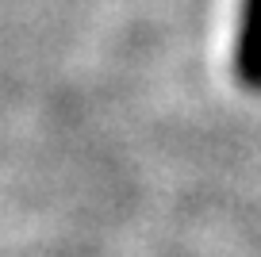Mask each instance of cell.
I'll use <instances>...</instances> for the list:
<instances>
[{
    "mask_svg": "<svg viewBox=\"0 0 261 257\" xmlns=\"http://www.w3.org/2000/svg\"><path fill=\"white\" fill-rule=\"evenodd\" d=\"M234 69H238V81L246 89L261 92V0H246V8H242Z\"/></svg>",
    "mask_w": 261,
    "mask_h": 257,
    "instance_id": "cell-1",
    "label": "cell"
}]
</instances>
